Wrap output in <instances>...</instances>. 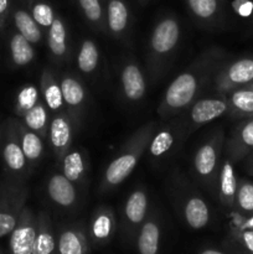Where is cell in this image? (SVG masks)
<instances>
[{"label":"cell","mask_w":253,"mask_h":254,"mask_svg":"<svg viewBox=\"0 0 253 254\" xmlns=\"http://www.w3.org/2000/svg\"><path fill=\"white\" fill-rule=\"evenodd\" d=\"M228 112L227 94L216 93L215 96L200 97L181 116L190 133L196 129L221 118Z\"/></svg>","instance_id":"8fae6325"},{"label":"cell","mask_w":253,"mask_h":254,"mask_svg":"<svg viewBox=\"0 0 253 254\" xmlns=\"http://www.w3.org/2000/svg\"><path fill=\"white\" fill-rule=\"evenodd\" d=\"M39 89L42 99H44L45 104L49 108V111L51 112V114L64 111L63 97H62L60 79L56 76L54 69L50 68V67H44L41 74H40Z\"/></svg>","instance_id":"4316f807"},{"label":"cell","mask_w":253,"mask_h":254,"mask_svg":"<svg viewBox=\"0 0 253 254\" xmlns=\"http://www.w3.org/2000/svg\"><path fill=\"white\" fill-rule=\"evenodd\" d=\"M79 10L89 26L97 32H106V0H77Z\"/></svg>","instance_id":"836d02e7"},{"label":"cell","mask_w":253,"mask_h":254,"mask_svg":"<svg viewBox=\"0 0 253 254\" xmlns=\"http://www.w3.org/2000/svg\"><path fill=\"white\" fill-rule=\"evenodd\" d=\"M77 130L78 128L66 109L51 116L47 140L51 145L57 163L72 149L73 136Z\"/></svg>","instance_id":"9a60e30c"},{"label":"cell","mask_w":253,"mask_h":254,"mask_svg":"<svg viewBox=\"0 0 253 254\" xmlns=\"http://www.w3.org/2000/svg\"><path fill=\"white\" fill-rule=\"evenodd\" d=\"M10 59L15 67H26L31 64L36 57L34 44L25 39L17 31L12 32L9 40Z\"/></svg>","instance_id":"1f68e13d"},{"label":"cell","mask_w":253,"mask_h":254,"mask_svg":"<svg viewBox=\"0 0 253 254\" xmlns=\"http://www.w3.org/2000/svg\"><path fill=\"white\" fill-rule=\"evenodd\" d=\"M246 159H247V161H253V151Z\"/></svg>","instance_id":"b9f144b4"},{"label":"cell","mask_w":253,"mask_h":254,"mask_svg":"<svg viewBox=\"0 0 253 254\" xmlns=\"http://www.w3.org/2000/svg\"><path fill=\"white\" fill-rule=\"evenodd\" d=\"M99 61H101V52L98 45L91 39L82 40L76 60L78 71L83 76H92L98 69Z\"/></svg>","instance_id":"4dcf8cb0"},{"label":"cell","mask_w":253,"mask_h":254,"mask_svg":"<svg viewBox=\"0 0 253 254\" xmlns=\"http://www.w3.org/2000/svg\"><path fill=\"white\" fill-rule=\"evenodd\" d=\"M225 141L226 136L223 129H216L211 133L210 138L198 146L192 158V171L196 180L208 192L216 196Z\"/></svg>","instance_id":"277c9868"},{"label":"cell","mask_w":253,"mask_h":254,"mask_svg":"<svg viewBox=\"0 0 253 254\" xmlns=\"http://www.w3.org/2000/svg\"><path fill=\"white\" fill-rule=\"evenodd\" d=\"M235 207L243 213H253V183L250 180L238 181L235 197Z\"/></svg>","instance_id":"d590c367"},{"label":"cell","mask_w":253,"mask_h":254,"mask_svg":"<svg viewBox=\"0 0 253 254\" xmlns=\"http://www.w3.org/2000/svg\"><path fill=\"white\" fill-rule=\"evenodd\" d=\"M180 211L184 221L191 230H202L208 225L211 218L210 207L205 198L196 190L181 185Z\"/></svg>","instance_id":"2e32d148"},{"label":"cell","mask_w":253,"mask_h":254,"mask_svg":"<svg viewBox=\"0 0 253 254\" xmlns=\"http://www.w3.org/2000/svg\"><path fill=\"white\" fill-rule=\"evenodd\" d=\"M0 138H1V134H0Z\"/></svg>","instance_id":"f6af8a7d"},{"label":"cell","mask_w":253,"mask_h":254,"mask_svg":"<svg viewBox=\"0 0 253 254\" xmlns=\"http://www.w3.org/2000/svg\"><path fill=\"white\" fill-rule=\"evenodd\" d=\"M200 254H225V253L217 250H203Z\"/></svg>","instance_id":"60d3db41"},{"label":"cell","mask_w":253,"mask_h":254,"mask_svg":"<svg viewBox=\"0 0 253 254\" xmlns=\"http://www.w3.org/2000/svg\"><path fill=\"white\" fill-rule=\"evenodd\" d=\"M31 254H57L52 221L46 211L37 213V235Z\"/></svg>","instance_id":"f1b7e54d"},{"label":"cell","mask_w":253,"mask_h":254,"mask_svg":"<svg viewBox=\"0 0 253 254\" xmlns=\"http://www.w3.org/2000/svg\"><path fill=\"white\" fill-rule=\"evenodd\" d=\"M46 196L56 207L64 211L76 210L82 200L79 186L62 175L60 170L54 171L45 184Z\"/></svg>","instance_id":"5bb4252c"},{"label":"cell","mask_w":253,"mask_h":254,"mask_svg":"<svg viewBox=\"0 0 253 254\" xmlns=\"http://www.w3.org/2000/svg\"><path fill=\"white\" fill-rule=\"evenodd\" d=\"M7 14H9V0H0V30L4 27Z\"/></svg>","instance_id":"f35d334b"},{"label":"cell","mask_w":253,"mask_h":254,"mask_svg":"<svg viewBox=\"0 0 253 254\" xmlns=\"http://www.w3.org/2000/svg\"><path fill=\"white\" fill-rule=\"evenodd\" d=\"M186 7L197 24L202 26H217L223 16V0H185Z\"/></svg>","instance_id":"484cf974"},{"label":"cell","mask_w":253,"mask_h":254,"mask_svg":"<svg viewBox=\"0 0 253 254\" xmlns=\"http://www.w3.org/2000/svg\"><path fill=\"white\" fill-rule=\"evenodd\" d=\"M59 170L69 181L83 188L89 171V161L83 149L72 148L61 160L59 161Z\"/></svg>","instance_id":"cb8c5ba5"},{"label":"cell","mask_w":253,"mask_h":254,"mask_svg":"<svg viewBox=\"0 0 253 254\" xmlns=\"http://www.w3.org/2000/svg\"><path fill=\"white\" fill-rule=\"evenodd\" d=\"M119 91L124 102L140 103L148 92L145 74L138 62L131 57L124 60L119 69Z\"/></svg>","instance_id":"4fadbf2b"},{"label":"cell","mask_w":253,"mask_h":254,"mask_svg":"<svg viewBox=\"0 0 253 254\" xmlns=\"http://www.w3.org/2000/svg\"><path fill=\"white\" fill-rule=\"evenodd\" d=\"M156 128L158 123L150 121L139 127L126 139L116 156L104 169L99 183V193H108L116 190L131 175L140 159L148 150L150 139Z\"/></svg>","instance_id":"7a4b0ae2"},{"label":"cell","mask_w":253,"mask_h":254,"mask_svg":"<svg viewBox=\"0 0 253 254\" xmlns=\"http://www.w3.org/2000/svg\"><path fill=\"white\" fill-rule=\"evenodd\" d=\"M246 88H250V89H252V91H253V81L251 82V83L248 84V86H246Z\"/></svg>","instance_id":"ee69618b"},{"label":"cell","mask_w":253,"mask_h":254,"mask_svg":"<svg viewBox=\"0 0 253 254\" xmlns=\"http://www.w3.org/2000/svg\"><path fill=\"white\" fill-rule=\"evenodd\" d=\"M1 158L4 163L5 175L16 180L26 181L32 170L20 145L14 118L7 119L2 127Z\"/></svg>","instance_id":"ba28073f"},{"label":"cell","mask_w":253,"mask_h":254,"mask_svg":"<svg viewBox=\"0 0 253 254\" xmlns=\"http://www.w3.org/2000/svg\"><path fill=\"white\" fill-rule=\"evenodd\" d=\"M161 240V220L156 210H150L135 237L139 254H159Z\"/></svg>","instance_id":"7402d4cb"},{"label":"cell","mask_w":253,"mask_h":254,"mask_svg":"<svg viewBox=\"0 0 253 254\" xmlns=\"http://www.w3.org/2000/svg\"><path fill=\"white\" fill-rule=\"evenodd\" d=\"M12 20H14L16 31L21 34L25 39L29 40L31 44L36 45L42 41L44 30L35 21L29 10L20 9V7L15 9L14 12H12Z\"/></svg>","instance_id":"d6a6232c"},{"label":"cell","mask_w":253,"mask_h":254,"mask_svg":"<svg viewBox=\"0 0 253 254\" xmlns=\"http://www.w3.org/2000/svg\"><path fill=\"white\" fill-rule=\"evenodd\" d=\"M232 6L233 10L241 16H250L253 12V2L251 0H235Z\"/></svg>","instance_id":"74e56055"},{"label":"cell","mask_w":253,"mask_h":254,"mask_svg":"<svg viewBox=\"0 0 253 254\" xmlns=\"http://www.w3.org/2000/svg\"><path fill=\"white\" fill-rule=\"evenodd\" d=\"M50 57L55 64H62L69 56V37L66 22L56 15L54 22L46 31Z\"/></svg>","instance_id":"603a6c76"},{"label":"cell","mask_w":253,"mask_h":254,"mask_svg":"<svg viewBox=\"0 0 253 254\" xmlns=\"http://www.w3.org/2000/svg\"><path fill=\"white\" fill-rule=\"evenodd\" d=\"M26 181L5 175L0 179V238L9 236L17 225L29 198Z\"/></svg>","instance_id":"52a82bcc"},{"label":"cell","mask_w":253,"mask_h":254,"mask_svg":"<svg viewBox=\"0 0 253 254\" xmlns=\"http://www.w3.org/2000/svg\"><path fill=\"white\" fill-rule=\"evenodd\" d=\"M91 250L88 231L82 223L66 225L59 231L56 238L57 254H91Z\"/></svg>","instance_id":"44dd1931"},{"label":"cell","mask_w":253,"mask_h":254,"mask_svg":"<svg viewBox=\"0 0 253 254\" xmlns=\"http://www.w3.org/2000/svg\"><path fill=\"white\" fill-rule=\"evenodd\" d=\"M225 62L226 54L220 47H210L198 55L165 89L156 109L159 117L168 121L183 114L211 87L213 77Z\"/></svg>","instance_id":"6da1fadb"},{"label":"cell","mask_w":253,"mask_h":254,"mask_svg":"<svg viewBox=\"0 0 253 254\" xmlns=\"http://www.w3.org/2000/svg\"><path fill=\"white\" fill-rule=\"evenodd\" d=\"M238 180L236 176L233 163L228 158H223L221 163L217 183V198L221 205L227 208L235 207V197Z\"/></svg>","instance_id":"83f0119b"},{"label":"cell","mask_w":253,"mask_h":254,"mask_svg":"<svg viewBox=\"0 0 253 254\" xmlns=\"http://www.w3.org/2000/svg\"><path fill=\"white\" fill-rule=\"evenodd\" d=\"M226 158L233 164L247 158L253 151V117L242 119L231 131L226 139L225 148Z\"/></svg>","instance_id":"d6986e66"},{"label":"cell","mask_w":253,"mask_h":254,"mask_svg":"<svg viewBox=\"0 0 253 254\" xmlns=\"http://www.w3.org/2000/svg\"><path fill=\"white\" fill-rule=\"evenodd\" d=\"M37 235V215L26 206L10 233L9 254H31Z\"/></svg>","instance_id":"ac0fdd59"},{"label":"cell","mask_w":253,"mask_h":254,"mask_svg":"<svg viewBox=\"0 0 253 254\" xmlns=\"http://www.w3.org/2000/svg\"><path fill=\"white\" fill-rule=\"evenodd\" d=\"M164 122L161 127L158 124L148 146L149 159L155 165L170 160L191 134L181 114Z\"/></svg>","instance_id":"5b68a950"},{"label":"cell","mask_w":253,"mask_h":254,"mask_svg":"<svg viewBox=\"0 0 253 254\" xmlns=\"http://www.w3.org/2000/svg\"><path fill=\"white\" fill-rule=\"evenodd\" d=\"M150 212L149 193L145 188L134 189L123 205L121 233L124 242H133L141 225Z\"/></svg>","instance_id":"9c48e42d"},{"label":"cell","mask_w":253,"mask_h":254,"mask_svg":"<svg viewBox=\"0 0 253 254\" xmlns=\"http://www.w3.org/2000/svg\"><path fill=\"white\" fill-rule=\"evenodd\" d=\"M61 84L62 97H63L64 109L71 116L77 128L82 126L84 113H86L88 93L83 82L78 76L72 72H63L59 77Z\"/></svg>","instance_id":"7c38bea8"},{"label":"cell","mask_w":253,"mask_h":254,"mask_svg":"<svg viewBox=\"0 0 253 254\" xmlns=\"http://www.w3.org/2000/svg\"><path fill=\"white\" fill-rule=\"evenodd\" d=\"M139 2H140L141 5H145V4H148L149 1H150V0H138Z\"/></svg>","instance_id":"7bdbcfd3"},{"label":"cell","mask_w":253,"mask_h":254,"mask_svg":"<svg viewBox=\"0 0 253 254\" xmlns=\"http://www.w3.org/2000/svg\"><path fill=\"white\" fill-rule=\"evenodd\" d=\"M253 81V56L242 57L235 61H226L213 77L211 88L216 93L228 94L235 89L243 88Z\"/></svg>","instance_id":"30bf717a"},{"label":"cell","mask_w":253,"mask_h":254,"mask_svg":"<svg viewBox=\"0 0 253 254\" xmlns=\"http://www.w3.org/2000/svg\"><path fill=\"white\" fill-rule=\"evenodd\" d=\"M30 12H31L35 21L45 31L49 30V27L54 22L55 17H56L54 7L46 0H32L31 5H30Z\"/></svg>","instance_id":"e575fe53"},{"label":"cell","mask_w":253,"mask_h":254,"mask_svg":"<svg viewBox=\"0 0 253 254\" xmlns=\"http://www.w3.org/2000/svg\"><path fill=\"white\" fill-rule=\"evenodd\" d=\"M131 14L126 0H106V32L113 40L129 44Z\"/></svg>","instance_id":"e0dca14e"},{"label":"cell","mask_w":253,"mask_h":254,"mask_svg":"<svg viewBox=\"0 0 253 254\" xmlns=\"http://www.w3.org/2000/svg\"><path fill=\"white\" fill-rule=\"evenodd\" d=\"M118 230L114 211L109 206H99L92 213L88 226V237L92 246L102 247L108 245Z\"/></svg>","instance_id":"ffe728a7"},{"label":"cell","mask_w":253,"mask_h":254,"mask_svg":"<svg viewBox=\"0 0 253 254\" xmlns=\"http://www.w3.org/2000/svg\"><path fill=\"white\" fill-rule=\"evenodd\" d=\"M0 254H1V252H0Z\"/></svg>","instance_id":"bcb514c9"},{"label":"cell","mask_w":253,"mask_h":254,"mask_svg":"<svg viewBox=\"0 0 253 254\" xmlns=\"http://www.w3.org/2000/svg\"><path fill=\"white\" fill-rule=\"evenodd\" d=\"M227 116L232 119H247L253 117V91L250 88H238L227 94Z\"/></svg>","instance_id":"f546056e"},{"label":"cell","mask_w":253,"mask_h":254,"mask_svg":"<svg viewBox=\"0 0 253 254\" xmlns=\"http://www.w3.org/2000/svg\"><path fill=\"white\" fill-rule=\"evenodd\" d=\"M246 168H247L248 174L253 176V161H246Z\"/></svg>","instance_id":"ab89813d"},{"label":"cell","mask_w":253,"mask_h":254,"mask_svg":"<svg viewBox=\"0 0 253 254\" xmlns=\"http://www.w3.org/2000/svg\"><path fill=\"white\" fill-rule=\"evenodd\" d=\"M15 113L27 128L47 139L52 114L42 99L39 87L29 83L19 89L15 99Z\"/></svg>","instance_id":"8992f818"},{"label":"cell","mask_w":253,"mask_h":254,"mask_svg":"<svg viewBox=\"0 0 253 254\" xmlns=\"http://www.w3.org/2000/svg\"><path fill=\"white\" fill-rule=\"evenodd\" d=\"M236 237L243 248L250 254H253V228H242L236 231Z\"/></svg>","instance_id":"8d00e7d4"},{"label":"cell","mask_w":253,"mask_h":254,"mask_svg":"<svg viewBox=\"0 0 253 254\" xmlns=\"http://www.w3.org/2000/svg\"><path fill=\"white\" fill-rule=\"evenodd\" d=\"M180 39V22L175 15H163L154 24L146 52V72L151 84L158 83L169 71L175 60Z\"/></svg>","instance_id":"3957f363"},{"label":"cell","mask_w":253,"mask_h":254,"mask_svg":"<svg viewBox=\"0 0 253 254\" xmlns=\"http://www.w3.org/2000/svg\"><path fill=\"white\" fill-rule=\"evenodd\" d=\"M15 119V128H16L17 136H19L20 145H21L24 155L29 163L31 170H34L44 158L45 144L44 138L39 135L36 131L27 128L19 118Z\"/></svg>","instance_id":"d4e9b609"}]
</instances>
